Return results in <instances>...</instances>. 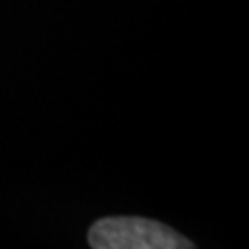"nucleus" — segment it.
<instances>
[{
	"mask_svg": "<svg viewBox=\"0 0 249 249\" xmlns=\"http://www.w3.org/2000/svg\"><path fill=\"white\" fill-rule=\"evenodd\" d=\"M94 249H190L194 244L178 231L141 216H107L89 229Z\"/></svg>",
	"mask_w": 249,
	"mask_h": 249,
	"instance_id": "f257e3e1",
	"label": "nucleus"
}]
</instances>
